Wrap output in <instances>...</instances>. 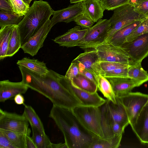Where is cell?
<instances>
[{
    "instance_id": "1",
    "label": "cell",
    "mask_w": 148,
    "mask_h": 148,
    "mask_svg": "<svg viewBox=\"0 0 148 148\" xmlns=\"http://www.w3.org/2000/svg\"><path fill=\"white\" fill-rule=\"evenodd\" d=\"M22 76V81L29 88L48 99L53 104L72 109L82 105V103L61 84L62 76L49 69L46 74L40 75L18 66Z\"/></svg>"
},
{
    "instance_id": "2",
    "label": "cell",
    "mask_w": 148,
    "mask_h": 148,
    "mask_svg": "<svg viewBox=\"0 0 148 148\" xmlns=\"http://www.w3.org/2000/svg\"><path fill=\"white\" fill-rule=\"evenodd\" d=\"M49 116L63 133L67 148H90L93 136L82 125L72 109L53 105Z\"/></svg>"
},
{
    "instance_id": "3",
    "label": "cell",
    "mask_w": 148,
    "mask_h": 148,
    "mask_svg": "<svg viewBox=\"0 0 148 148\" xmlns=\"http://www.w3.org/2000/svg\"><path fill=\"white\" fill-rule=\"evenodd\" d=\"M53 11L47 1L42 0L34 1L23 19L17 25L21 46L50 19Z\"/></svg>"
},
{
    "instance_id": "4",
    "label": "cell",
    "mask_w": 148,
    "mask_h": 148,
    "mask_svg": "<svg viewBox=\"0 0 148 148\" xmlns=\"http://www.w3.org/2000/svg\"><path fill=\"white\" fill-rule=\"evenodd\" d=\"M72 110L82 125L92 136L104 137L101 125L100 107L80 105Z\"/></svg>"
},
{
    "instance_id": "5",
    "label": "cell",
    "mask_w": 148,
    "mask_h": 148,
    "mask_svg": "<svg viewBox=\"0 0 148 148\" xmlns=\"http://www.w3.org/2000/svg\"><path fill=\"white\" fill-rule=\"evenodd\" d=\"M147 17L137 12L134 6L127 3L114 10L109 19L111 27L104 42H107L116 32L125 26Z\"/></svg>"
},
{
    "instance_id": "6",
    "label": "cell",
    "mask_w": 148,
    "mask_h": 148,
    "mask_svg": "<svg viewBox=\"0 0 148 148\" xmlns=\"http://www.w3.org/2000/svg\"><path fill=\"white\" fill-rule=\"evenodd\" d=\"M111 27L109 20L100 19L88 29L83 41L79 45L80 48L86 50L95 48L103 43Z\"/></svg>"
},
{
    "instance_id": "7",
    "label": "cell",
    "mask_w": 148,
    "mask_h": 148,
    "mask_svg": "<svg viewBox=\"0 0 148 148\" xmlns=\"http://www.w3.org/2000/svg\"><path fill=\"white\" fill-rule=\"evenodd\" d=\"M118 99L126 111L130 125L133 124L148 102V95L139 92L128 93Z\"/></svg>"
},
{
    "instance_id": "8",
    "label": "cell",
    "mask_w": 148,
    "mask_h": 148,
    "mask_svg": "<svg viewBox=\"0 0 148 148\" xmlns=\"http://www.w3.org/2000/svg\"><path fill=\"white\" fill-rule=\"evenodd\" d=\"M60 82L62 85L82 103V105L99 107L106 101L96 92L91 93L84 90L75 85L71 80L62 75Z\"/></svg>"
},
{
    "instance_id": "9",
    "label": "cell",
    "mask_w": 148,
    "mask_h": 148,
    "mask_svg": "<svg viewBox=\"0 0 148 148\" xmlns=\"http://www.w3.org/2000/svg\"><path fill=\"white\" fill-rule=\"evenodd\" d=\"M29 122L23 114L8 112L0 109V130L30 134Z\"/></svg>"
},
{
    "instance_id": "10",
    "label": "cell",
    "mask_w": 148,
    "mask_h": 148,
    "mask_svg": "<svg viewBox=\"0 0 148 148\" xmlns=\"http://www.w3.org/2000/svg\"><path fill=\"white\" fill-rule=\"evenodd\" d=\"M120 47L126 51L133 64L141 63L148 56V33L125 42Z\"/></svg>"
},
{
    "instance_id": "11",
    "label": "cell",
    "mask_w": 148,
    "mask_h": 148,
    "mask_svg": "<svg viewBox=\"0 0 148 148\" xmlns=\"http://www.w3.org/2000/svg\"><path fill=\"white\" fill-rule=\"evenodd\" d=\"M95 48L97 51L100 62H110L128 64H133L127 53L121 47L104 42Z\"/></svg>"
},
{
    "instance_id": "12",
    "label": "cell",
    "mask_w": 148,
    "mask_h": 148,
    "mask_svg": "<svg viewBox=\"0 0 148 148\" xmlns=\"http://www.w3.org/2000/svg\"><path fill=\"white\" fill-rule=\"evenodd\" d=\"M72 62L76 63L79 67L84 68L91 72L97 79L98 76H103L104 74L95 48L86 49L84 52L79 54Z\"/></svg>"
},
{
    "instance_id": "13",
    "label": "cell",
    "mask_w": 148,
    "mask_h": 148,
    "mask_svg": "<svg viewBox=\"0 0 148 148\" xmlns=\"http://www.w3.org/2000/svg\"><path fill=\"white\" fill-rule=\"evenodd\" d=\"M85 12L82 2L74 3L62 10L53 11V17L50 20V31L56 23L61 22L69 23L74 21L79 15Z\"/></svg>"
},
{
    "instance_id": "14",
    "label": "cell",
    "mask_w": 148,
    "mask_h": 148,
    "mask_svg": "<svg viewBox=\"0 0 148 148\" xmlns=\"http://www.w3.org/2000/svg\"><path fill=\"white\" fill-rule=\"evenodd\" d=\"M108 101L106 99L105 103L100 106L101 125L104 135L103 138H105L122 135L125 129L112 119L108 106Z\"/></svg>"
},
{
    "instance_id": "15",
    "label": "cell",
    "mask_w": 148,
    "mask_h": 148,
    "mask_svg": "<svg viewBox=\"0 0 148 148\" xmlns=\"http://www.w3.org/2000/svg\"><path fill=\"white\" fill-rule=\"evenodd\" d=\"M50 20H48L37 32L21 47L25 53L33 56L43 46L44 42L50 31Z\"/></svg>"
},
{
    "instance_id": "16",
    "label": "cell",
    "mask_w": 148,
    "mask_h": 148,
    "mask_svg": "<svg viewBox=\"0 0 148 148\" xmlns=\"http://www.w3.org/2000/svg\"><path fill=\"white\" fill-rule=\"evenodd\" d=\"M77 25L69 30L64 34L56 38L53 40L59 46L67 48L78 46L83 41L88 29H81Z\"/></svg>"
},
{
    "instance_id": "17",
    "label": "cell",
    "mask_w": 148,
    "mask_h": 148,
    "mask_svg": "<svg viewBox=\"0 0 148 148\" xmlns=\"http://www.w3.org/2000/svg\"><path fill=\"white\" fill-rule=\"evenodd\" d=\"M106 78L112 86L116 98H119L131 92L134 88L143 84L139 81L128 77H111Z\"/></svg>"
},
{
    "instance_id": "18",
    "label": "cell",
    "mask_w": 148,
    "mask_h": 148,
    "mask_svg": "<svg viewBox=\"0 0 148 148\" xmlns=\"http://www.w3.org/2000/svg\"><path fill=\"white\" fill-rule=\"evenodd\" d=\"M28 87L22 81L13 82L8 79L0 82V102H3L18 94H25Z\"/></svg>"
},
{
    "instance_id": "19",
    "label": "cell",
    "mask_w": 148,
    "mask_h": 148,
    "mask_svg": "<svg viewBox=\"0 0 148 148\" xmlns=\"http://www.w3.org/2000/svg\"><path fill=\"white\" fill-rule=\"evenodd\" d=\"M130 126L140 142L148 144V102L140 112L135 122Z\"/></svg>"
},
{
    "instance_id": "20",
    "label": "cell",
    "mask_w": 148,
    "mask_h": 148,
    "mask_svg": "<svg viewBox=\"0 0 148 148\" xmlns=\"http://www.w3.org/2000/svg\"><path fill=\"white\" fill-rule=\"evenodd\" d=\"M116 100V103L108 100L110 113L114 121L125 128L130 124L128 116L123 105L118 99Z\"/></svg>"
},
{
    "instance_id": "21",
    "label": "cell",
    "mask_w": 148,
    "mask_h": 148,
    "mask_svg": "<svg viewBox=\"0 0 148 148\" xmlns=\"http://www.w3.org/2000/svg\"><path fill=\"white\" fill-rule=\"evenodd\" d=\"M145 18L135 21L121 29L115 33L107 42L115 46L120 47L125 42L126 38Z\"/></svg>"
},
{
    "instance_id": "22",
    "label": "cell",
    "mask_w": 148,
    "mask_h": 148,
    "mask_svg": "<svg viewBox=\"0 0 148 148\" xmlns=\"http://www.w3.org/2000/svg\"><path fill=\"white\" fill-rule=\"evenodd\" d=\"M83 3L85 12L95 23L101 19L105 10L100 0H85Z\"/></svg>"
},
{
    "instance_id": "23",
    "label": "cell",
    "mask_w": 148,
    "mask_h": 148,
    "mask_svg": "<svg viewBox=\"0 0 148 148\" xmlns=\"http://www.w3.org/2000/svg\"><path fill=\"white\" fill-rule=\"evenodd\" d=\"M16 64L18 66H23L40 75L46 74L49 70L44 62L27 57L18 60Z\"/></svg>"
},
{
    "instance_id": "24",
    "label": "cell",
    "mask_w": 148,
    "mask_h": 148,
    "mask_svg": "<svg viewBox=\"0 0 148 148\" xmlns=\"http://www.w3.org/2000/svg\"><path fill=\"white\" fill-rule=\"evenodd\" d=\"M122 135L108 138L93 136L90 148H117L120 145Z\"/></svg>"
},
{
    "instance_id": "25",
    "label": "cell",
    "mask_w": 148,
    "mask_h": 148,
    "mask_svg": "<svg viewBox=\"0 0 148 148\" xmlns=\"http://www.w3.org/2000/svg\"><path fill=\"white\" fill-rule=\"evenodd\" d=\"M7 26L0 29V60L7 57V52L9 43L14 27Z\"/></svg>"
},
{
    "instance_id": "26",
    "label": "cell",
    "mask_w": 148,
    "mask_h": 148,
    "mask_svg": "<svg viewBox=\"0 0 148 148\" xmlns=\"http://www.w3.org/2000/svg\"><path fill=\"white\" fill-rule=\"evenodd\" d=\"M127 77L142 84L148 81V73L142 67L141 63L130 65L128 69Z\"/></svg>"
},
{
    "instance_id": "27",
    "label": "cell",
    "mask_w": 148,
    "mask_h": 148,
    "mask_svg": "<svg viewBox=\"0 0 148 148\" xmlns=\"http://www.w3.org/2000/svg\"><path fill=\"white\" fill-rule=\"evenodd\" d=\"M97 87L107 99L114 103H116V98L112 86L107 79L100 75L97 77Z\"/></svg>"
},
{
    "instance_id": "28",
    "label": "cell",
    "mask_w": 148,
    "mask_h": 148,
    "mask_svg": "<svg viewBox=\"0 0 148 148\" xmlns=\"http://www.w3.org/2000/svg\"><path fill=\"white\" fill-rule=\"evenodd\" d=\"M25 107L23 114L30 123L38 129L44 135L45 133L43 124L40 118L33 108L30 106L24 105Z\"/></svg>"
},
{
    "instance_id": "29",
    "label": "cell",
    "mask_w": 148,
    "mask_h": 148,
    "mask_svg": "<svg viewBox=\"0 0 148 148\" xmlns=\"http://www.w3.org/2000/svg\"><path fill=\"white\" fill-rule=\"evenodd\" d=\"M73 84L78 88L88 92H97V85L84 75L79 73L71 80Z\"/></svg>"
},
{
    "instance_id": "30",
    "label": "cell",
    "mask_w": 148,
    "mask_h": 148,
    "mask_svg": "<svg viewBox=\"0 0 148 148\" xmlns=\"http://www.w3.org/2000/svg\"><path fill=\"white\" fill-rule=\"evenodd\" d=\"M24 16L13 12L0 11V29L7 26L17 25Z\"/></svg>"
},
{
    "instance_id": "31",
    "label": "cell",
    "mask_w": 148,
    "mask_h": 148,
    "mask_svg": "<svg viewBox=\"0 0 148 148\" xmlns=\"http://www.w3.org/2000/svg\"><path fill=\"white\" fill-rule=\"evenodd\" d=\"M21 47V38L17 25L14 27L9 43L7 57H11L16 53Z\"/></svg>"
},
{
    "instance_id": "32",
    "label": "cell",
    "mask_w": 148,
    "mask_h": 148,
    "mask_svg": "<svg viewBox=\"0 0 148 148\" xmlns=\"http://www.w3.org/2000/svg\"><path fill=\"white\" fill-rule=\"evenodd\" d=\"M31 126L32 132V138L37 148H52V143L47 135H43L36 127Z\"/></svg>"
},
{
    "instance_id": "33",
    "label": "cell",
    "mask_w": 148,
    "mask_h": 148,
    "mask_svg": "<svg viewBox=\"0 0 148 148\" xmlns=\"http://www.w3.org/2000/svg\"><path fill=\"white\" fill-rule=\"evenodd\" d=\"M2 130L15 148H26V134L21 132Z\"/></svg>"
},
{
    "instance_id": "34",
    "label": "cell",
    "mask_w": 148,
    "mask_h": 148,
    "mask_svg": "<svg viewBox=\"0 0 148 148\" xmlns=\"http://www.w3.org/2000/svg\"><path fill=\"white\" fill-rule=\"evenodd\" d=\"M147 33L148 18H146L126 38L125 42L131 41L137 37Z\"/></svg>"
},
{
    "instance_id": "35",
    "label": "cell",
    "mask_w": 148,
    "mask_h": 148,
    "mask_svg": "<svg viewBox=\"0 0 148 148\" xmlns=\"http://www.w3.org/2000/svg\"><path fill=\"white\" fill-rule=\"evenodd\" d=\"M13 12L19 15L24 16L29 10V6L23 0H8Z\"/></svg>"
},
{
    "instance_id": "36",
    "label": "cell",
    "mask_w": 148,
    "mask_h": 148,
    "mask_svg": "<svg viewBox=\"0 0 148 148\" xmlns=\"http://www.w3.org/2000/svg\"><path fill=\"white\" fill-rule=\"evenodd\" d=\"M74 21L82 29H87L92 27L95 23L85 12L77 16Z\"/></svg>"
},
{
    "instance_id": "37",
    "label": "cell",
    "mask_w": 148,
    "mask_h": 148,
    "mask_svg": "<svg viewBox=\"0 0 148 148\" xmlns=\"http://www.w3.org/2000/svg\"><path fill=\"white\" fill-rule=\"evenodd\" d=\"M105 10H114L116 8L128 3L130 0H101Z\"/></svg>"
},
{
    "instance_id": "38",
    "label": "cell",
    "mask_w": 148,
    "mask_h": 148,
    "mask_svg": "<svg viewBox=\"0 0 148 148\" xmlns=\"http://www.w3.org/2000/svg\"><path fill=\"white\" fill-rule=\"evenodd\" d=\"M100 64L102 70L104 73L118 68L128 67L130 65L110 62H100Z\"/></svg>"
},
{
    "instance_id": "39",
    "label": "cell",
    "mask_w": 148,
    "mask_h": 148,
    "mask_svg": "<svg viewBox=\"0 0 148 148\" xmlns=\"http://www.w3.org/2000/svg\"><path fill=\"white\" fill-rule=\"evenodd\" d=\"M128 67L118 68L112 71L105 72L103 76L106 78L111 77H128Z\"/></svg>"
},
{
    "instance_id": "40",
    "label": "cell",
    "mask_w": 148,
    "mask_h": 148,
    "mask_svg": "<svg viewBox=\"0 0 148 148\" xmlns=\"http://www.w3.org/2000/svg\"><path fill=\"white\" fill-rule=\"evenodd\" d=\"M79 73V69L78 65L76 63L72 62L65 76L68 79L72 80Z\"/></svg>"
},
{
    "instance_id": "41",
    "label": "cell",
    "mask_w": 148,
    "mask_h": 148,
    "mask_svg": "<svg viewBox=\"0 0 148 148\" xmlns=\"http://www.w3.org/2000/svg\"><path fill=\"white\" fill-rule=\"evenodd\" d=\"M134 6L137 12L148 18V0L139 3Z\"/></svg>"
},
{
    "instance_id": "42",
    "label": "cell",
    "mask_w": 148,
    "mask_h": 148,
    "mask_svg": "<svg viewBox=\"0 0 148 148\" xmlns=\"http://www.w3.org/2000/svg\"><path fill=\"white\" fill-rule=\"evenodd\" d=\"M0 148H15L1 130H0Z\"/></svg>"
},
{
    "instance_id": "43",
    "label": "cell",
    "mask_w": 148,
    "mask_h": 148,
    "mask_svg": "<svg viewBox=\"0 0 148 148\" xmlns=\"http://www.w3.org/2000/svg\"><path fill=\"white\" fill-rule=\"evenodd\" d=\"M79 68L80 73L84 75L87 78L93 81L97 85V78L92 73L84 68L79 67Z\"/></svg>"
},
{
    "instance_id": "44",
    "label": "cell",
    "mask_w": 148,
    "mask_h": 148,
    "mask_svg": "<svg viewBox=\"0 0 148 148\" xmlns=\"http://www.w3.org/2000/svg\"><path fill=\"white\" fill-rule=\"evenodd\" d=\"M0 11L14 12L8 0H0Z\"/></svg>"
},
{
    "instance_id": "45",
    "label": "cell",
    "mask_w": 148,
    "mask_h": 148,
    "mask_svg": "<svg viewBox=\"0 0 148 148\" xmlns=\"http://www.w3.org/2000/svg\"><path fill=\"white\" fill-rule=\"evenodd\" d=\"M26 148H37L30 134L26 135Z\"/></svg>"
},
{
    "instance_id": "46",
    "label": "cell",
    "mask_w": 148,
    "mask_h": 148,
    "mask_svg": "<svg viewBox=\"0 0 148 148\" xmlns=\"http://www.w3.org/2000/svg\"><path fill=\"white\" fill-rule=\"evenodd\" d=\"M15 103L18 105L24 104L25 99L21 94H18L16 95L14 98Z\"/></svg>"
},
{
    "instance_id": "47",
    "label": "cell",
    "mask_w": 148,
    "mask_h": 148,
    "mask_svg": "<svg viewBox=\"0 0 148 148\" xmlns=\"http://www.w3.org/2000/svg\"><path fill=\"white\" fill-rule=\"evenodd\" d=\"M52 148H67V147L65 143L56 144L52 143Z\"/></svg>"
},
{
    "instance_id": "48",
    "label": "cell",
    "mask_w": 148,
    "mask_h": 148,
    "mask_svg": "<svg viewBox=\"0 0 148 148\" xmlns=\"http://www.w3.org/2000/svg\"><path fill=\"white\" fill-rule=\"evenodd\" d=\"M147 0H130L128 3L134 6L141 2Z\"/></svg>"
},
{
    "instance_id": "49",
    "label": "cell",
    "mask_w": 148,
    "mask_h": 148,
    "mask_svg": "<svg viewBox=\"0 0 148 148\" xmlns=\"http://www.w3.org/2000/svg\"><path fill=\"white\" fill-rule=\"evenodd\" d=\"M85 0H70L71 3H75L78 2H83Z\"/></svg>"
},
{
    "instance_id": "50",
    "label": "cell",
    "mask_w": 148,
    "mask_h": 148,
    "mask_svg": "<svg viewBox=\"0 0 148 148\" xmlns=\"http://www.w3.org/2000/svg\"><path fill=\"white\" fill-rule=\"evenodd\" d=\"M23 1L27 5L29 6V4L33 0H23Z\"/></svg>"
}]
</instances>
